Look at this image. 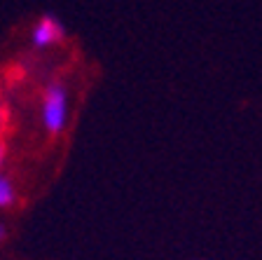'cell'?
Returning <instances> with one entry per match:
<instances>
[{"label": "cell", "mask_w": 262, "mask_h": 260, "mask_svg": "<svg viewBox=\"0 0 262 260\" xmlns=\"http://www.w3.org/2000/svg\"><path fill=\"white\" fill-rule=\"evenodd\" d=\"M0 131H3V110H0Z\"/></svg>", "instance_id": "cell-5"}, {"label": "cell", "mask_w": 262, "mask_h": 260, "mask_svg": "<svg viewBox=\"0 0 262 260\" xmlns=\"http://www.w3.org/2000/svg\"><path fill=\"white\" fill-rule=\"evenodd\" d=\"M63 38V26L59 24V19L54 16H42L38 22V26L33 28V45L35 47H49V45L59 43Z\"/></svg>", "instance_id": "cell-2"}, {"label": "cell", "mask_w": 262, "mask_h": 260, "mask_svg": "<svg viewBox=\"0 0 262 260\" xmlns=\"http://www.w3.org/2000/svg\"><path fill=\"white\" fill-rule=\"evenodd\" d=\"M5 237V228H0V239Z\"/></svg>", "instance_id": "cell-6"}, {"label": "cell", "mask_w": 262, "mask_h": 260, "mask_svg": "<svg viewBox=\"0 0 262 260\" xmlns=\"http://www.w3.org/2000/svg\"><path fill=\"white\" fill-rule=\"evenodd\" d=\"M42 122L49 134H61L68 122V94L61 85H52L42 101Z\"/></svg>", "instance_id": "cell-1"}, {"label": "cell", "mask_w": 262, "mask_h": 260, "mask_svg": "<svg viewBox=\"0 0 262 260\" xmlns=\"http://www.w3.org/2000/svg\"><path fill=\"white\" fill-rule=\"evenodd\" d=\"M16 199V192H14V185L10 183V178L0 176V209H7L12 206Z\"/></svg>", "instance_id": "cell-3"}, {"label": "cell", "mask_w": 262, "mask_h": 260, "mask_svg": "<svg viewBox=\"0 0 262 260\" xmlns=\"http://www.w3.org/2000/svg\"><path fill=\"white\" fill-rule=\"evenodd\" d=\"M3 162H5V146L0 143V167H3Z\"/></svg>", "instance_id": "cell-4"}]
</instances>
